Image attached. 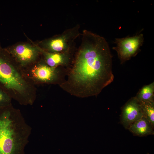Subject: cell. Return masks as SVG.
I'll list each match as a JSON object with an SVG mask.
<instances>
[{"instance_id":"8fae6325","label":"cell","mask_w":154,"mask_h":154,"mask_svg":"<svg viewBox=\"0 0 154 154\" xmlns=\"http://www.w3.org/2000/svg\"><path fill=\"white\" fill-rule=\"evenodd\" d=\"M154 82L143 86L135 96L139 102H152L154 100Z\"/></svg>"},{"instance_id":"6da1fadb","label":"cell","mask_w":154,"mask_h":154,"mask_svg":"<svg viewBox=\"0 0 154 154\" xmlns=\"http://www.w3.org/2000/svg\"><path fill=\"white\" fill-rule=\"evenodd\" d=\"M66 79L59 84L64 90L81 98L97 96L113 81L112 56L103 37L86 30Z\"/></svg>"},{"instance_id":"8992f818","label":"cell","mask_w":154,"mask_h":154,"mask_svg":"<svg viewBox=\"0 0 154 154\" xmlns=\"http://www.w3.org/2000/svg\"><path fill=\"white\" fill-rule=\"evenodd\" d=\"M144 39L141 33L133 37L116 39V46L113 48L117 52L121 64L137 54L143 44Z\"/></svg>"},{"instance_id":"9c48e42d","label":"cell","mask_w":154,"mask_h":154,"mask_svg":"<svg viewBox=\"0 0 154 154\" xmlns=\"http://www.w3.org/2000/svg\"><path fill=\"white\" fill-rule=\"evenodd\" d=\"M44 57L43 60L49 66L54 68L68 65L71 59L70 52L63 53L50 52L38 47Z\"/></svg>"},{"instance_id":"277c9868","label":"cell","mask_w":154,"mask_h":154,"mask_svg":"<svg viewBox=\"0 0 154 154\" xmlns=\"http://www.w3.org/2000/svg\"><path fill=\"white\" fill-rule=\"evenodd\" d=\"M24 71L36 85L41 84L59 85L63 81L62 72L59 67H50L43 60L37 62Z\"/></svg>"},{"instance_id":"ba28073f","label":"cell","mask_w":154,"mask_h":154,"mask_svg":"<svg viewBox=\"0 0 154 154\" xmlns=\"http://www.w3.org/2000/svg\"><path fill=\"white\" fill-rule=\"evenodd\" d=\"M143 117L140 102L135 97L129 100L123 107L121 122L124 127L128 129L132 123Z\"/></svg>"},{"instance_id":"5b68a950","label":"cell","mask_w":154,"mask_h":154,"mask_svg":"<svg viewBox=\"0 0 154 154\" xmlns=\"http://www.w3.org/2000/svg\"><path fill=\"white\" fill-rule=\"evenodd\" d=\"M79 25L68 29L60 34L43 42L44 50L50 52H70L75 39L79 35Z\"/></svg>"},{"instance_id":"4fadbf2b","label":"cell","mask_w":154,"mask_h":154,"mask_svg":"<svg viewBox=\"0 0 154 154\" xmlns=\"http://www.w3.org/2000/svg\"><path fill=\"white\" fill-rule=\"evenodd\" d=\"M12 99L8 94L0 88V107L11 104Z\"/></svg>"},{"instance_id":"3957f363","label":"cell","mask_w":154,"mask_h":154,"mask_svg":"<svg viewBox=\"0 0 154 154\" xmlns=\"http://www.w3.org/2000/svg\"><path fill=\"white\" fill-rule=\"evenodd\" d=\"M31 128L12 104L0 107V154H24Z\"/></svg>"},{"instance_id":"7a4b0ae2","label":"cell","mask_w":154,"mask_h":154,"mask_svg":"<svg viewBox=\"0 0 154 154\" xmlns=\"http://www.w3.org/2000/svg\"><path fill=\"white\" fill-rule=\"evenodd\" d=\"M11 58L0 47V88L19 104L32 105L36 98V85Z\"/></svg>"},{"instance_id":"52a82bcc","label":"cell","mask_w":154,"mask_h":154,"mask_svg":"<svg viewBox=\"0 0 154 154\" xmlns=\"http://www.w3.org/2000/svg\"><path fill=\"white\" fill-rule=\"evenodd\" d=\"M5 50L23 70L37 62L41 54L38 46L28 44L18 45L8 50Z\"/></svg>"},{"instance_id":"30bf717a","label":"cell","mask_w":154,"mask_h":154,"mask_svg":"<svg viewBox=\"0 0 154 154\" xmlns=\"http://www.w3.org/2000/svg\"><path fill=\"white\" fill-rule=\"evenodd\" d=\"M154 127L144 117L131 125L128 129L133 134L139 137L153 135Z\"/></svg>"},{"instance_id":"7c38bea8","label":"cell","mask_w":154,"mask_h":154,"mask_svg":"<svg viewBox=\"0 0 154 154\" xmlns=\"http://www.w3.org/2000/svg\"><path fill=\"white\" fill-rule=\"evenodd\" d=\"M139 102L141 108L143 117L147 119L154 127V102Z\"/></svg>"}]
</instances>
